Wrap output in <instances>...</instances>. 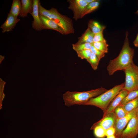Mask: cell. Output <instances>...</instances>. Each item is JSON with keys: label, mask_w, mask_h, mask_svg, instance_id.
Here are the masks:
<instances>
[{"label": "cell", "mask_w": 138, "mask_h": 138, "mask_svg": "<svg viewBox=\"0 0 138 138\" xmlns=\"http://www.w3.org/2000/svg\"><path fill=\"white\" fill-rule=\"evenodd\" d=\"M128 33L126 31L124 44L120 53L115 58L110 61L107 67L109 74L112 75L116 71H123L133 62L134 49L129 45L128 38Z\"/></svg>", "instance_id": "cell-1"}, {"label": "cell", "mask_w": 138, "mask_h": 138, "mask_svg": "<svg viewBox=\"0 0 138 138\" xmlns=\"http://www.w3.org/2000/svg\"><path fill=\"white\" fill-rule=\"evenodd\" d=\"M108 90L101 87L82 92L67 91L63 94V98L65 105L67 107L74 105H83L90 99L97 97Z\"/></svg>", "instance_id": "cell-2"}, {"label": "cell", "mask_w": 138, "mask_h": 138, "mask_svg": "<svg viewBox=\"0 0 138 138\" xmlns=\"http://www.w3.org/2000/svg\"><path fill=\"white\" fill-rule=\"evenodd\" d=\"M39 14L52 20L64 31L65 34L74 33L75 32L72 20L67 16L60 13L56 9L52 8L47 10L43 7L39 2Z\"/></svg>", "instance_id": "cell-3"}, {"label": "cell", "mask_w": 138, "mask_h": 138, "mask_svg": "<svg viewBox=\"0 0 138 138\" xmlns=\"http://www.w3.org/2000/svg\"><path fill=\"white\" fill-rule=\"evenodd\" d=\"M124 84L125 83H124L116 85L98 96L90 99L83 105L94 106L97 107L101 109L104 113L109 104L123 89Z\"/></svg>", "instance_id": "cell-4"}, {"label": "cell", "mask_w": 138, "mask_h": 138, "mask_svg": "<svg viewBox=\"0 0 138 138\" xmlns=\"http://www.w3.org/2000/svg\"><path fill=\"white\" fill-rule=\"evenodd\" d=\"M123 71L125 78L123 89L129 92L138 89V67L133 62Z\"/></svg>", "instance_id": "cell-5"}, {"label": "cell", "mask_w": 138, "mask_h": 138, "mask_svg": "<svg viewBox=\"0 0 138 138\" xmlns=\"http://www.w3.org/2000/svg\"><path fill=\"white\" fill-rule=\"evenodd\" d=\"M69 3L68 8L72 10L73 18L77 20L83 18L85 10L88 4L85 0H68Z\"/></svg>", "instance_id": "cell-6"}, {"label": "cell", "mask_w": 138, "mask_h": 138, "mask_svg": "<svg viewBox=\"0 0 138 138\" xmlns=\"http://www.w3.org/2000/svg\"><path fill=\"white\" fill-rule=\"evenodd\" d=\"M137 108L128 113L124 117L116 119L113 126L115 129L114 135L116 138H121L125 128L130 120L136 114Z\"/></svg>", "instance_id": "cell-7"}, {"label": "cell", "mask_w": 138, "mask_h": 138, "mask_svg": "<svg viewBox=\"0 0 138 138\" xmlns=\"http://www.w3.org/2000/svg\"><path fill=\"white\" fill-rule=\"evenodd\" d=\"M138 134V119L135 115L122 132L121 138H136Z\"/></svg>", "instance_id": "cell-8"}, {"label": "cell", "mask_w": 138, "mask_h": 138, "mask_svg": "<svg viewBox=\"0 0 138 138\" xmlns=\"http://www.w3.org/2000/svg\"><path fill=\"white\" fill-rule=\"evenodd\" d=\"M39 0H33V11L32 13H30L33 19L32 24V27L37 31L44 29L39 13Z\"/></svg>", "instance_id": "cell-9"}, {"label": "cell", "mask_w": 138, "mask_h": 138, "mask_svg": "<svg viewBox=\"0 0 138 138\" xmlns=\"http://www.w3.org/2000/svg\"><path fill=\"white\" fill-rule=\"evenodd\" d=\"M116 119V117L114 112H111L103 115L102 118L95 123L91 128L99 125L106 130L111 127L114 126Z\"/></svg>", "instance_id": "cell-10"}, {"label": "cell", "mask_w": 138, "mask_h": 138, "mask_svg": "<svg viewBox=\"0 0 138 138\" xmlns=\"http://www.w3.org/2000/svg\"><path fill=\"white\" fill-rule=\"evenodd\" d=\"M129 93V92L125 90H122L111 101L103 115L113 111L114 109L119 104Z\"/></svg>", "instance_id": "cell-11"}, {"label": "cell", "mask_w": 138, "mask_h": 138, "mask_svg": "<svg viewBox=\"0 0 138 138\" xmlns=\"http://www.w3.org/2000/svg\"><path fill=\"white\" fill-rule=\"evenodd\" d=\"M20 20L18 18L15 17L10 13H8L5 21L0 27L2 30V32L11 31Z\"/></svg>", "instance_id": "cell-12"}, {"label": "cell", "mask_w": 138, "mask_h": 138, "mask_svg": "<svg viewBox=\"0 0 138 138\" xmlns=\"http://www.w3.org/2000/svg\"><path fill=\"white\" fill-rule=\"evenodd\" d=\"M40 16L44 29L53 30L57 31L62 34H65L63 30L54 21L40 14Z\"/></svg>", "instance_id": "cell-13"}, {"label": "cell", "mask_w": 138, "mask_h": 138, "mask_svg": "<svg viewBox=\"0 0 138 138\" xmlns=\"http://www.w3.org/2000/svg\"><path fill=\"white\" fill-rule=\"evenodd\" d=\"M21 8L19 16L24 18L27 16L28 13L33 11V0H21Z\"/></svg>", "instance_id": "cell-14"}, {"label": "cell", "mask_w": 138, "mask_h": 138, "mask_svg": "<svg viewBox=\"0 0 138 138\" xmlns=\"http://www.w3.org/2000/svg\"><path fill=\"white\" fill-rule=\"evenodd\" d=\"M94 35L95 34L88 27L82 35L78 38V41L75 44H78L85 43L91 44L93 43Z\"/></svg>", "instance_id": "cell-15"}, {"label": "cell", "mask_w": 138, "mask_h": 138, "mask_svg": "<svg viewBox=\"0 0 138 138\" xmlns=\"http://www.w3.org/2000/svg\"><path fill=\"white\" fill-rule=\"evenodd\" d=\"M88 27L94 34L103 31L106 28L105 26L101 25L97 21L92 20L88 22Z\"/></svg>", "instance_id": "cell-16"}, {"label": "cell", "mask_w": 138, "mask_h": 138, "mask_svg": "<svg viewBox=\"0 0 138 138\" xmlns=\"http://www.w3.org/2000/svg\"><path fill=\"white\" fill-rule=\"evenodd\" d=\"M21 8V1L19 0H13L9 13L16 17L18 18Z\"/></svg>", "instance_id": "cell-17"}, {"label": "cell", "mask_w": 138, "mask_h": 138, "mask_svg": "<svg viewBox=\"0 0 138 138\" xmlns=\"http://www.w3.org/2000/svg\"><path fill=\"white\" fill-rule=\"evenodd\" d=\"M138 97V89L129 92L119 105L123 106Z\"/></svg>", "instance_id": "cell-18"}, {"label": "cell", "mask_w": 138, "mask_h": 138, "mask_svg": "<svg viewBox=\"0 0 138 138\" xmlns=\"http://www.w3.org/2000/svg\"><path fill=\"white\" fill-rule=\"evenodd\" d=\"M127 113H128L138 108V97L122 106Z\"/></svg>", "instance_id": "cell-19"}, {"label": "cell", "mask_w": 138, "mask_h": 138, "mask_svg": "<svg viewBox=\"0 0 138 138\" xmlns=\"http://www.w3.org/2000/svg\"><path fill=\"white\" fill-rule=\"evenodd\" d=\"M99 4V1L98 0H96L91 3L88 4L85 10L83 17L96 10L98 8Z\"/></svg>", "instance_id": "cell-20"}, {"label": "cell", "mask_w": 138, "mask_h": 138, "mask_svg": "<svg viewBox=\"0 0 138 138\" xmlns=\"http://www.w3.org/2000/svg\"><path fill=\"white\" fill-rule=\"evenodd\" d=\"M100 60L95 54L92 52L89 58L86 60L90 64L92 68L94 70L97 69Z\"/></svg>", "instance_id": "cell-21"}, {"label": "cell", "mask_w": 138, "mask_h": 138, "mask_svg": "<svg viewBox=\"0 0 138 138\" xmlns=\"http://www.w3.org/2000/svg\"><path fill=\"white\" fill-rule=\"evenodd\" d=\"M93 44L95 48L103 53H105L108 52L109 45L106 41L93 42Z\"/></svg>", "instance_id": "cell-22"}, {"label": "cell", "mask_w": 138, "mask_h": 138, "mask_svg": "<svg viewBox=\"0 0 138 138\" xmlns=\"http://www.w3.org/2000/svg\"><path fill=\"white\" fill-rule=\"evenodd\" d=\"M91 129H94V134L98 138H103L106 136V130L100 126H96L91 128Z\"/></svg>", "instance_id": "cell-23"}, {"label": "cell", "mask_w": 138, "mask_h": 138, "mask_svg": "<svg viewBox=\"0 0 138 138\" xmlns=\"http://www.w3.org/2000/svg\"><path fill=\"white\" fill-rule=\"evenodd\" d=\"M113 112L116 116V119L122 118L128 113L125 111L122 106L120 105H118L114 109Z\"/></svg>", "instance_id": "cell-24"}, {"label": "cell", "mask_w": 138, "mask_h": 138, "mask_svg": "<svg viewBox=\"0 0 138 138\" xmlns=\"http://www.w3.org/2000/svg\"><path fill=\"white\" fill-rule=\"evenodd\" d=\"M91 44L89 43H85L78 44H73L72 48L76 52L78 51L90 49Z\"/></svg>", "instance_id": "cell-25"}, {"label": "cell", "mask_w": 138, "mask_h": 138, "mask_svg": "<svg viewBox=\"0 0 138 138\" xmlns=\"http://www.w3.org/2000/svg\"><path fill=\"white\" fill-rule=\"evenodd\" d=\"M78 57L82 59H87L91 53L90 49L85 50L76 52Z\"/></svg>", "instance_id": "cell-26"}, {"label": "cell", "mask_w": 138, "mask_h": 138, "mask_svg": "<svg viewBox=\"0 0 138 138\" xmlns=\"http://www.w3.org/2000/svg\"><path fill=\"white\" fill-rule=\"evenodd\" d=\"M90 50L91 52L95 54L100 60L105 56V53L95 48L93 46V43L91 44Z\"/></svg>", "instance_id": "cell-27"}, {"label": "cell", "mask_w": 138, "mask_h": 138, "mask_svg": "<svg viewBox=\"0 0 138 138\" xmlns=\"http://www.w3.org/2000/svg\"><path fill=\"white\" fill-rule=\"evenodd\" d=\"M103 31L95 34L93 38V42L106 41L103 37Z\"/></svg>", "instance_id": "cell-28"}, {"label": "cell", "mask_w": 138, "mask_h": 138, "mask_svg": "<svg viewBox=\"0 0 138 138\" xmlns=\"http://www.w3.org/2000/svg\"><path fill=\"white\" fill-rule=\"evenodd\" d=\"M115 133V129L114 127H111L106 130V136H109L114 135Z\"/></svg>", "instance_id": "cell-29"}, {"label": "cell", "mask_w": 138, "mask_h": 138, "mask_svg": "<svg viewBox=\"0 0 138 138\" xmlns=\"http://www.w3.org/2000/svg\"><path fill=\"white\" fill-rule=\"evenodd\" d=\"M133 43L135 47H138V33L135 39L133 42Z\"/></svg>", "instance_id": "cell-30"}, {"label": "cell", "mask_w": 138, "mask_h": 138, "mask_svg": "<svg viewBox=\"0 0 138 138\" xmlns=\"http://www.w3.org/2000/svg\"><path fill=\"white\" fill-rule=\"evenodd\" d=\"M95 0H85V1L88 4L90 3Z\"/></svg>", "instance_id": "cell-31"}, {"label": "cell", "mask_w": 138, "mask_h": 138, "mask_svg": "<svg viewBox=\"0 0 138 138\" xmlns=\"http://www.w3.org/2000/svg\"><path fill=\"white\" fill-rule=\"evenodd\" d=\"M107 138H116L114 135L107 136Z\"/></svg>", "instance_id": "cell-32"}, {"label": "cell", "mask_w": 138, "mask_h": 138, "mask_svg": "<svg viewBox=\"0 0 138 138\" xmlns=\"http://www.w3.org/2000/svg\"><path fill=\"white\" fill-rule=\"evenodd\" d=\"M136 116L137 118L138 119V108H137V112L136 113Z\"/></svg>", "instance_id": "cell-33"}, {"label": "cell", "mask_w": 138, "mask_h": 138, "mask_svg": "<svg viewBox=\"0 0 138 138\" xmlns=\"http://www.w3.org/2000/svg\"><path fill=\"white\" fill-rule=\"evenodd\" d=\"M135 13L138 16V10L136 11Z\"/></svg>", "instance_id": "cell-34"}]
</instances>
